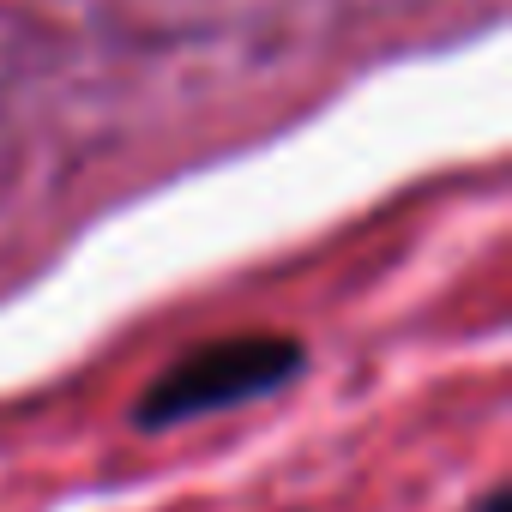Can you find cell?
Instances as JSON below:
<instances>
[{
    "label": "cell",
    "instance_id": "1",
    "mask_svg": "<svg viewBox=\"0 0 512 512\" xmlns=\"http://www.w3.org/2000/svg\"><path fill=\"white\" fill-rule=\"evenodd\" d=\"M302 350L290 338H272V332H247V338H223V344H205L193 356H181L139 404V422L145 428H163V422H187V416H205V410H229V404H247L272 386H284L296 374Z\"/></svg>",
    "mask_w": 512,
    "mask_h": 512
}]
</instances>
